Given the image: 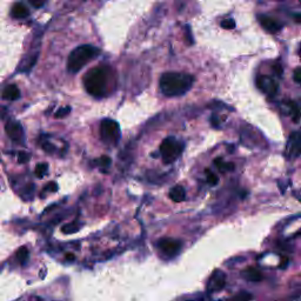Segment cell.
Listing matches in <instances>:
<instances>
[{
	"mask_svg": "<svg viewBox=\"0 0 301 301\" xmlns=\"http://www.w3.org/2000/svg\"><path fill=\"white\" fill-rule=\"evenodd\" d=\"M100 136L105 144L116 145L120 140V127L119 124L112 119H105L100 125Z\"/></svg>",
	"mask_w": 301,
	"mask_h": 301,
	"instance_id": "cell-5",
	"label": "cell"
},
{
	"mask_svg": "<svg viewBox=\"0 0 301 301\" xmlns=\"http://www.w3.org/2000/svg\"><path fill=\"white\" fill-rule=\"evenodd\" d=\"M194 78L191 75L167 72L160 78V91L166 97H180L191 90Z\"/></svg>",
	"mask_w": 301,
	"mask_h": 301,
	"instance_id": "cell-1",
	"label": "cell"
},
{
	"mask_svg": "<svg viewBox=\"0 0 301 301\" xmlns=\"http://www.w3.org/2000/svg\"><path fill=\"white\" fill-rule=\"evenodd\" d=\"M242 278L245 279V280L251 281V282H258L263 280V273H261L259 269L254 268V267H250V268L245 269L244 272L241 273Z\"/></svg>",
	"mask_w": 301,
	"mask_h": 301,
	"instance_id": "cell-12",
	"label": "cell"
},
{
	"mask_svg": "<svg viewBox=\"0 0 301 301\" xmlns=\"http://www.w3.org/2000/svg\"><path fill=\"white\" fill-rule=\"evenodd\" d=\"M66 258H67V260H69V261L75 260V256H72V254H69V256H67Z\"/></svg>",
	"mask_w": 301,
	"mask_h": 301,
	"instance_id": "cell-30",
	"label": "cell"
},
{
	"mask_svg": "<svg viewBox=\"0 0 301 301\" xmlns=\"http://www.w3.org/2000/svg\"><path fill=\"white\" fill-rule=\"evenodd\" d=\"M30 160V154L26 152H20L19 156H18V161L20 162V164H24V162H27Z\"/></svg>",
	"mask_w": 301,
	"mask_h": 301,
	"instance_id": "cell-24",
	"label": "cell"
},
{
	"mask_svg": "<svg viewBox=\"0 0 301 301\" xmlns=\"http://www.w3.org/2000/svg\"><path fill=\"white\" fill-rule=\"evenodd\" d=\"M181 246H183L181 241L172 238H162L158 241V244H156L158 250L160 251L165 257L168 258L176 257L180 252Z\"/></svg>",
	"mask_w": 301,
	"mask_h": 301,
	"instance_id": "cell-6",
	"label": "cell"
},
{
	"mask_svg": "<svg viewBox=\"0 0 301 301\" xmlns=\"http://www.w3.org/2000/svg\"><path fill=\"white\" fill-rule=\"evenodd\" d=\"M6 134L11 138L13 141L19 143L24 139V128L20 122L18 121H8L5 127Z\"/></svg>",
	"mask_w": 301,
	"mask_h": 301,
	"instance_id": "cell-10",
	"label": "cell"
},
{
	"mask_svg": "<svg viewBox=\"0 0 301 301\" xmlns=\"http://www.w3.org/2000/svg\"><path fill=\"white\" fill-rule=\"evenodd\" d=\"M206 173H207V181H208V184H211V185H217L218 181H219V178H218L216 174L213 173V172L206 171Z\"/></svg>",
	"mask_w": 301,
	"mask_h": 301,
	"instance_id": "cell-22",
	"label": "cell"
},
{
	"mask_svg": "<svg viewBox=\"0 0 301 301\" xmlns=\"http://www.w3.org/2000/svg\"><path fill=\"white\" fill-rule=\"evenodd\" d=\"M216 166L218 167V170L221 172H228L234 170V165L232 164V162H226L224 161L223 159H217L216 161Z\"/></svg>",
	"mask_w": 301,
	"mask_h": 301,
	"instance_id": "cell-16",
	"label": "cell"
},
{
	"mask_svg": "<svg viewBox=\"0 0 301 301\" xmlns=\"http://www.w3.org/2000/svg\"><path fill=\"white\" fill-rule=\"evenodd\" d=\"M84 85L88 94L101 98L106 94L107 88V72L103 67H96L86 73L84 78Z\"/></svg>",
	"mask_w": 301,
	"mask_h": 301,
	"instance_id": "cell-3",
	"label": "cell"
},
{
	"mask_svg": "<svg viewBox=\"0 0 301 301\" xmlns=\"http://www.w3.org/2000/svg\"><path fill=\"white\" fill-rule=\"evenodd\" d=\"M48 171V165L45 164V162H41V164L37 165L36 167V176L38 178H44L46 174V172Z\"/></svg>",
	"mask_w": 301,
	"mask_h": 301,
	"instance_id": "cell-19",
	"label": "cell"
},
{
	"mask_svg": "<svg viewBox=\"0 0 301 301\" xmlns=\"http://www.w3.org/2000/svg\"><path fill=\"white\" fill-rule=\"evenodd\" d=\"M170 199L172 201L174 202H181L185 200L186 198V193H185V188H184L183 186H174L173 188H171L170 191Z\"/></svg>",
	"mask_w": 301,
	"mask_h": 301,
	"instance_id": "cell-15",
	"label": "cell"
},
{
	"mask_svg": "<svg viewBox=\"0 0 301 301\" xmlns=\"http://www.w3.org/2000/svg\"><path fill=\"white\" fill-rule=\"evenodd\" d=\"M294 80H296L298 84H301V69H297L294 71Z\"/></svg>",
	"mask_w": 301,
	"mask_h": 301,
	"instance_id": "cell-27",
	"label": "cell"
},
{
	"mask_svg": "<svg viewBox=\"0 0 301 301\" xmlns=\"http://www.w3.org/2000/svg\"><path fill=\"white\" fill-rule=\"evenodd\" d=\"M252 298L251 294L248 293H240V294H236L234 300L233 301H248Z\"/></svg>",
	"mask_w": 301,
	"mask_h": 301,
	"instance_id": "cell-23",
	"label": "cell"
},
{
	"mask_svg": "<svg viewBox=\"0 0 301 301\" xmlns=\"http://www.w3.org/2000/svg\"><path fill=\"white\" fill-rule=\"evenodd\" d=\"M79 228H80V225H78L76 223H70L61 227V231L65 234H73V233L78 232Z\"/></svg>",
	"mask_w": 301,
	"mask_h": 301,
	"instance_id": "cell-18",
	"label": "cell"
},
{
	"mask_svg": "<svg viewBox=\"0 0 301 301\" xmlns=\"http://www.w3.org/2000/svg\"><path fill=\"white\" fill-rule=\"evenodd\" d=\"M226 285V275L223 271H214L212 273L210 280H208L207 288L210 292H219L225 287Z\"/></svg>",
	"mask_w": 301,
	"mask_h": 301,
	"instance_id": "cell-9",
	"label": "cell"
},
{
	"mask_svg": "<svg viewBox=\"0 0 301 301\" xmlns=\"http://www.w3.org/2000/svg\"><path fill=\"white\" fill-rule=\"evenodd\" d=\"M184 150L183 143L178 141L176 138L168 137L162 141L160 145V153L162 155V160L165 164H172L181 155Z\"/></svg>",
	"mask_w": 301,
	"mask_h": 301,
	"instance_id": "cell-4",
	"label": "cell"
},
{
	"mask_svg": "<svg viewBox=\"0 0 301 301\" xmlns=\"http://www.w3.org/2000/svg\"><path fill=\"white\" fill-rule=\"evenodd\" d=\"M11 14L12 17L17 18V19H24V18L29 17L30 11L23 2H15V4L12 6Z\"/></svg>",
	"mask_w": 301,
	"mask_h": 301,
	"instance_id": "cell-13",
	"label": "cell"
},
{
	"mask_svg": "<svg viewBox=\"0 0 301 301\" xmlns=\"http://www.w3.org/2000/svg\"><path fill=\"white\" fill-rule=\"evenodd\" d=\"M285 155L290 160L301 155V132H294L291 134L287 141Z\"/></svg>",
	"mask_w": 301,
	"mask_h": 301,
	"instance_id": "cell-7",
	"label": "cell"
},
{
	"mask_svg": "<svg viewBox=\"0 0 301 301\" xmlns=\"http://www.w3.org/2000/svg\"><path fill=\"white\" fill-rule=\"evenodd\" d=\"M1 97H2V99H5V100L14 101V100L19 99L20 91L15 85H8V86H6V87L4 88V91H2Z\"/></svg>",
	"mask_w": 301,
	"mask_h": 301,
	"instance_id": "cell-14",
	"label": "cell"
},
{
	"mask_svg": "<svg viewBox=\"0 0 301 301\" xmlns=\"http://www.w3.org/2000/svg\"><path fill=\"white\" fill-rule=\"evenodd\" d=\"M46 189H47V191H52V192H55L58 189V186L55 185L54 183H51L50 184V186L48 187H46Z\"/></svg>",
	"mask_w": 301,
	"mask_h": 301,
	"instance_id": "cell-28",
	"label": "cell"
},
{
	"mask_svg": "<svg viewBox=\"0 0 301 301\" xmlns=\"http://www.w3.org/2000/svg\"><path fill=\"white\" fill-rule=\"evenodd\" d=\"M42 149H44V150H46V152H48V153H53L55 150V147L52 145V144L47 143V141L42 143Z\"/></svg>",
	"mask_w": 301,
	"mask_h": 301,
	"instance_id": "cell-25",
	"label": "cell"
},
{
	"mask_svg": "<svg viewBox=\"0 0 301 301\" xmlns=\"http://www.w3.org/2000/svg\"><path fill=\"white\" fill-rule=\"evenodd\" d=\"M100 53V50L93 45H81L71 52L67 59V69L71 73L79 72L86 64L90 63Z\"/></svg>",
	"mask_w": 301,
	"mask_h": 301,
	"instance_id": "cell-2",
	"label": "cell"
},
{
	"mask_svg": "<svg viewBox=\"0 0 301 301\" xmlns=\"http://www.w3.org/2000/svg\"><path fill=\"white\" fill-rule=\"evenodd\" d=\"M29 1H30L31 4H32L33 6H35V7L39 8V7H41V6H44L46 0H29Z\"/></svg>",
	"mask_w": 301,
	"mask_h": 301,
	"instance_id": "cell-26",
	"label": "cell"
},
{
	"mask_svg": "<svg viewBox=\"0 0 301 301\" xmlns=\"http://www.w3.org/2000/svg\"><path fill=\"white\" fill-rule=\"evenodd\" d=\"M71 112V107L67 106V107H63V109L58 110L57 112H55V118H64V116L69 115V113Z\"/></svg>",
	"mask_w": 301,
	"mask_h": 301,
	"instance_id": "cell-20",
	"label": "cell"
},
{
	"mask_svg": "<svg viewBox=\"0 0 301 301\" xmlns=\"http://www.w3.org/2000/svg\"><path fill=\"white\" fill-rule=\"evenodd\" d=\"M187 37H188V40H189V44H192L193 40H192V35H191V30H189V27L187 26Z\"/></svg>",
	"mask_w": 301,
	"mask_h": 301,
	"instance_id": "cell-29",
	"label": "cell"
},
{
	"mask_svg": "<svg viewBox=\"0 0 301 301\" xmlns=\"http://www.w3.org/2000/svg\"><path fill=\"white\" fill-rule=\"evenodd\" d=\"M259 23L269 33H276L281 29V24H279L272 18L267 17V15H259Z\"/></svg>",
	"mask_w": 301,
	"mask_h": 301,
	"instance_id": "cell-11",
	"label": "cell"
},
{
	"mask_svg": "<svg viewBox=\"0 0 301 301\" xmlns=\"http://www.w3.org/2000/svg\"><path fill=\"white\" fill-rule=\"evenodd\" d=\"M29 256H30L29 251H27L25 247H21L20 250L17 252V254H15L18 263H19L20 265H25V263H27V260H29Z\"/></svg>",
	"mask_w": 301,
	"mask_h": 301,
	"instance_id": "cell-17",
	"label": "cell"
},
{
	"mask_svg": "<svg viewBox=\"0 0 301 301\" xmlns=\"http://www.w3.org/2000/svg\"><path fill=\"white\" fill-rule=\"evenodd\" d=\"M257 85L263 93L268 94V96L271 97L275 96L276 92L279 90L278 82H276L273 78H271V76H266V75L258 76Z\"/></svg>",
	"mask_w": 301,
	"mask_h": 301,
	"instance_id": "cell-8",
	"label": "cell"
},
{
	"mask_svg": "<svg viewBox=\"0 0 301 301\" xmlns=\"http://www.w3.org/2000/svg\"><path fill=\"white\" fill-rule=\"evenodd\" d=\"M221 26H223L224 29H226V30H232L235 27V21L231 19V18H228V19L221 21Z\"/></svg>",
	"mask_w": 301,
	"mask_h": 301,
	"instance_id": "cell-21",
	"label": "cell"
}]
</instances>
